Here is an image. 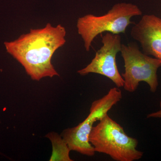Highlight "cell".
<instances>
[{"instance_id":"6da1fadb","label":"cell","mask_w":161,"mask_h":161,"mask_svg":"<svg viewBox=\"0 0 161 161\" xmlns=\"http://www.w3.org/2000/svg\"><path fill=\"white\" fill-rule=\"evenodd\" d=\"M66 30L60 24L47 23L43 28L31 29L19 39L4 43L7 53L23 66L33 80L59 76L51 63L53 55L65 42Z\"/></svg>"},{"instance_id":"7a4b0ae2","label":"cell","mask_w":161,"mask_h":161,"mask_svg":"<svg viewBox=\"0 0 161 161\" xmlns=\"http://www.w3.org/2000/svg\"><path fill=\"white\" fill-rule=\"evenodd\" d=\"M89 141L95 152L106 154L115 161L138 160L143 155L137 150L138 140L127 135L108 114L92 128Z\"/></svg>"},{"instance_id":"3957f363","label":"cell","mask_w":161,"mask_h":161,"mask_svg":"<svg viewBox=\"0 0 161 161\" xmlns=\"http://www.w3.org/2000/svg\"><path fill=\"white\" fill-rule=\"evenodd\" d=\"M142 14L136 5L121 3L115 4L103 15L87 14L79 18L77 24L78 33L86 51H89L92 42L98 35L106 31L113 34L125 33L127 27L133 23L131 18Z\"/></svg>"},{"instance_id":"277c9868","label":"cell","mask_w":161,"mask_h":161,"mask_svg":"<svg viewBox=\"0 0 161 161\" xmlns=\"http://www.w3.org/2000/svg\"><path fill=\"white\" fill-rule=\"evenodd\" d=\"M122 98V94L119 88H112L107 95L92 103L90 114L83 122L76 126L64 130L61 136L70 150L88 156L95 155L94 147L89 141L93 125L97 121L101 120Z\"/></svg>"},{"instance_id":"5b68a950","label":"cell","mask_w":161,"mask_h":161,"mask_svg":"<svg viewBox=\"0 0 161 161\" xmlns=\"http://www.w3.org/2000/svg\"><path fill=\"white\" fill-rule=\"evenodd\" d=\"M125 64V72L121 75L124 89L133 92L140 82L150 86V92H156L158 86L157 71L161 67V60L142 53L135 43L121 44L120 51Z\"/></svg>"},{"instance_id":"8992f818","label":"cell","mask_w":161,"mask_h":161,"mask_svg":"<svg viewBox=\"0 0 161 161\" xmlns=\"http://www.w3.org/2000/svg\"><path fill=\"white\" fill-rule=\"evenodd\" d=\"M103 46L96 52L95 58L85 68L79 70L82 76L90 73L98 74L108 78L117 87H123L124 80L116 64V55L120 51L121 40L119 34L107 32L102 35Z\"/></svg>"},{"instance_id":"52a82bcc","label":"cell","mask_w":161,"mask_h":161,"mask_svg":"<svg viewBox=\"0 0 161 161\" xmlns=\"http://www.w3.org/2000/svg\"><path fill=\"white\" fill-rule=\"evenodd\" d=\"M132 37L140 43L145 54L161 60V19L145 15L132 26Z\"/></svg>"},{"instance_id":"ba28073f","label":"cell","mask_w":161,"mask_h":161,"mask_svg":"<svg viewBox=\"0 0 161 161\" xmlns=\"http://www.w3.org/2000/svg\"><path fill=\"white\" fill-rule=\"evenodd\" d=\"M46 137L51 141L53 146V152L50 161H73L69 157L71 150L62 136L56 132H52L47 134Z\"/></svg>"},{"instance_id":"9c48e42d","label":"cell","mask_w":161,"mask_h":161,"mask_svg":"<svg viewBox=\"0 0 161 161\" xmlns=\"http://www.w3.org/2000/svg\"><path fill=\"white\" fill-rule=\"evenodd\" d=\"M147 118H161V101L160 102V110L147 115Z\"/></svg>"}]
</instances>
